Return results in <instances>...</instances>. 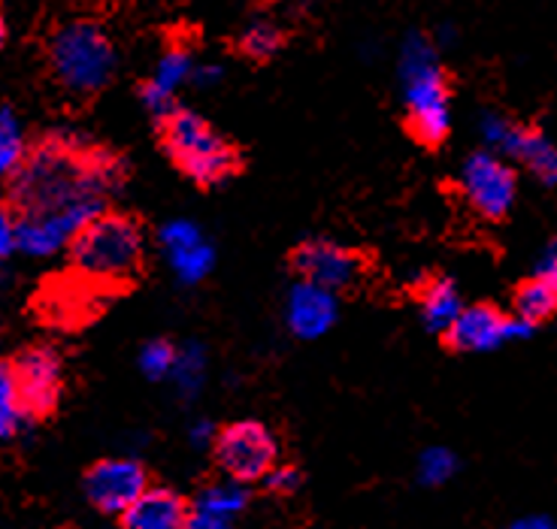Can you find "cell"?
<instances>
[{
	"label": "cell",
	"instance_id": "cell-1",
	"mask_svg": "<svg viewBox=\"0 0 557 529\" xmlns=\"http://www.w3.org/2000/svg\"><path fill=\"white\" fill-rule=\"evenodd\" d=\"M125 179V158L83 134L49 130L30 140L25 164L7 179V210L15 215L18 251L52 257L70 249L107 212V200Z\"/></svg>",
	"mask_w": 557,
	"mask_h": 529
},
{
	"label": "cell",
	"instance_id": "cell-2",
	"mask_svg": "<svg viewBox=\"0 0 557 529\" xmlns=\"http://www.w3.org/2000/svg\"><path fill=\"white\" fill-rule=\"evenodd\" d=\"M154 140L170 164L197 188H219L243 169L237 142L219 134L200 112L180 103L154 115Z\"/></svg>",
	"mask_w": 557,
	"mask_h": 529
},
{
	"label": "cell",
	"instance_id": "cell-3",
	"mask_svg": "<svg viewBox=\"0 0 557 529\" xmlns=\"http://www.w3.org/2000/svg\"><path fill=\"white\" fill-rule=\"evenodd\" d=\"M76 279L110 293L137 279L146 257V234L134 215L107 210L67 249Z\"/></svg>",
	"mask_w": 557,
	"mask_h": 529
},
{
	"label": "cell",
	"instance_id": "cell-4",
	"mask_svg": "<svg viewBox=\"0 0 557 529\" xmlns=\"http://www.w3.org/2000/svg\"><path fill=\"white\" fill-rule=\"evenodd\" d=\"M49 76L70 100H91L115 79L119 55L107 28L95 18H67L46 42Z\"/></svg>",
	"mask_w": 557,
	"mask_h": 529
},
{
	"label": "cell",
	"instance_id": "cell-5",
	"mask_svg": "<svg viewBox=\"0 0 557 529\" xmlns=\"http://www.w3.org/2000/svg\"><path fill=\"white\" fill-rule=\"evenodd\" d=\"M404 130L428 152L443 149L451 134V76L428 52H418L406 64Z\"/></svg>",
	"mask_w": 557,
	"mask_h": 529
},
{
	"label": "cell",
	"instance_id": "cell-6",
	"mask_svg": "<svg viewBox=\"0 0 557 529\" xmlns=\"http://www.w3.org/2000/svg\"><path fill=\"white\" fill-rule=\"evenodd\" d=\"M212 457L224 478H234L239 484L264 481L278 466V439L261 420H234L215 436Z\"/></svg>",
	"mask_w": 557,
	"mask_h": 529
},
{
	"label": "cell",
	"instance_id": "cell-7",
	"mask_svg": "<svg viewBox=\"0 0 557 529\" xmlns=\"http://www.w3.org/2000/svg\"><path fill=\"white\" fill-rule=\"evenodd\" d=\"M460 191L470 210L485 222H503L518 197V173L503 154L482 149L460 167Z\"/></svg>",
	"mask_w": 557,
	"mask_h": 529
},
{
	"label": "cell",
	"instance_id": "cell-8",
	"mask_svg": "<svg viewBox=\"0 0 557 529\" xmlns=\"http://www.w3.org/2000/svg\"><path fill=\"white\" fill-rule=\"evenodd\" d=\"M22 400L28 420L49 418L61 403L64 390V361L52 345H28L3 363Z\"/></svg>",
	"mask_w": 557,
	"mask_h": 529
},
{
	"label": "cell",
	"instance_id": "cell-9",
	"mask_svg": "<svg viewBox=\"0 0 557 529\" xmlns=\"http://www.w3.org/2000/svg\"><path fill=\"white\" fill-rule=\"evenodd\" d=\"M288 264H292L297 281H309V285H319L334 293L351 288L363 273V261L358 251L324 237L304 239L300 245H294Z\"/></svg>",
	"mask_w": 557,
	"mask_h": 529
},
{
	"label": "cell",
	"instance_id": "cell-10",
	"mask_svg": "<svg viewBox=\"0 0 557 529\" xmlns=\"http://www.w3.org/2000/svg\"><path fill=\"white\" fill-rule=\"evenodd\" d=\"M85 500L98 508L100 515H125L127 508L149 490V473L134 457L98 459L83 481Z\"/></svg>",
	"mask_w": 557,
	"mask_h": 529
},
{
	"label": "cell",
	"instance_id": "cell-11",
	"mask_svg": "<svg viewBox=\"0 0 557 529\" xmlns=\"http://www.w3.org/2000/svg\"><path fill=\"white\" fill-rule=\"evenodd\" d=\"M533 330L536 327L518 315H506L497 306L475 303L460 312L455 327L446 333V345L460 354H487V351L500 349L503 342L528 339Z\"/></svg>",
	"mask_w": 557,
	"mask_h": 529
},
{
	"label": "cell",
	"instance_id": "cell-12",
	"mask_svg": "<svg viewBox=\"0 0 557 529\" xmlns=\"http://www.w3.org/2000/svg\"><path fill=\"white\" fill-rule=\"evenodd\" d=\"M485 140L491 152L518 161L533 179H540L543 185H557V146L543 130L491 115L485 122Z\"/></svg>",
	"mask_w": 557,
	"mask_h": 529
},
{
	"label": "cell",
	"instance_id": "cell-13",
	"mask_svg": "<svg viewBox=\"0 0 557 529\" xmlns=\"http://www.w3.org/2000/svg\"><path fill=\"white\" fill-rule=\"evenodd\" d=\"M158 249L168 261L170 273L182 285H197L212 273L215 264V249L200 230V224L188 218H173L158 230Z\"/></svg>",
	"mask_w": 557,
	"mask_h": 529
},
{
	"label": "cell",
	"instance_id": "cell-14",
	"mask_svg": "<svg viewBox=\"0 0 557 529\" xmlns=\"http://www.w3.org/2000/svg\"><path fill=\"white\" fill-rule=\"evenodd\" d=\"M339 318L336 293L309 281H294L285 297V324L297 339H321Z\"/></svg>",
	"mask_w": 557,
	"mask_h": 529
},
{
	"label": "cell",
	"instance_id": "cell-15",
	"mask_svg": "<svg viewBox=\"0 0 557 529\" xmlns=\"http://www.w3.org/2000/svg\"><path fill=\"white\" fill-rule=\"evenodd\" d=\"M191 505L170 488H149L125 515L122 529H188Z\"/></svg>",
	"mask_w": 557,
	"mask_h": 529
},
{
	"label": "cell",
	"instance_id": "cell-16",
	"mask_svg": "<svg viewBox=\"0 0 557 529\" xmlns=\"http://www.w3.org/2000/svg\"><path fill=\"white\" fill-rule=\"evenodd\" d=\"M418 306H421V320L431 333H443L446 336L455 320L460 318L463 312V303H460V291L458 285L451 279H431L421 293H418Z\"/></svg>",
	"mask_w": 557,
	"mask_h": 529
},
{
	"label": "cell",
	"instance_id": "cell-17",
	"mask_svg": "<svg viewBox=\"0 0 557 529\" xmlns=\"http://www.w3.org/2000/svg\"><path fill=\"white\" fill-rule=\"evenodd\" d=\"M185 73H188V58L180 49H173L170 55H164V61L158 64V73H154L149 83L139 85V98L143 103L152 110V115H161V112H168L170 106H176V88L185 79Z\"/></svg>",
	"mask_w": 557,
	"mask_h": 529
},
{
	"label": "cell",
	"instance_id": "cell-18",
	"mask_svg": "<svg viewBox=\"0 0 557 529\" xmlns=\"http://www.w3.org/2000/svg\"><path fill=\"white\" fill-rule=\"evenodd\" d=\"M288 34L276 22H251L231 40V52L249 64H267L285 49Z\"/></svg>",
	"mask_w": 557,
	"mask_h": 529
},
{
	"label": "cell",
	"instance_id": "cell-19",
	"mask_svg": "<svg viewBox=\"0 0 557 529\" xmlns=\"http://www.w3.org/2000/svg\"><path fill=\"white\" fill-rule=\"evenodd\" d=\"M557 312V288L543 279H528L516 291V315L528 324H543Z\"/></svg>",
	"mask_w": 557,
	"mask_h": 529
},
{
	"label": "cell",
	"instance_id": "cell-20",
	"mask_svg": "<svg viewBox=\"0 0 557 529\" xmlns=\"http://www.w3.org/2000/svg\"><path fill=\"white\" fill-rule=\"evenodd\" d=\"M28 152L30 140L25 137L22 125H18L15 112L10 110V106H3V115H0V169H3L7 179L25 164Z\"/></svg>",
	"mask_w": 557,
	"mask_h": 529
},
{
	"label": "cell",
	"instance_id": "cell-21",
	"mask_svg": "<svg viewBox=\"0 0 557 529\" xmlns=\"http://www.w3.org/2000/svg\"><path fill=\"white\" fill-rule=\"evenodd\" d=\"M195 505L197 508H207V512H215V515L234 517L237 520L239 512L249 505V490H246V484L234 481V478H224V481H215V484L200 490Z\"/></svg>",
	"mask_w": 557,
	"mask_h": 529
},
{
	"label": "cell",
	"instance_id": "cell-22",
	"mask_svg": "<svg viewBox=\"0 0 557 529\" xmlns=\"http://www.w3.org/2000/svg\"><path fill=\"white\" fill-rule=\"evenodd\" d=\"M176 361H180V349L173 342H168V339H152V342H146L139 349L137 366L146 378L161 381V378H173Z\"/></svg>",
	"mask_w": 557,
	"mask_h": 529
},
{
	"label": "cell",
	"instance_id": "cell-23",
	"mask_svg": "<svg viewBox=\"0 0 557 529\" xmlns=\"http://www.w3.org/2000/svg\"><path fill=\"white\" fill-rule=\"evenodd\" d=\"M25 424H30V420L22 408L18 393H15L13 378L7 369H0V432H3V439H15Z\"/></svg>",
	"mask_w": 557,
	"mask_h": 529
},
{
	"label": "cell",
	"instance_id": "cell-24",
	"mask_svg": "<svg viewBox=\"0 0 557 529\" xmlns=\"http://www.w3.org/2000/svg\"><path fill=\"white\" fill-rule=\"evenodd\" d=\"M458 473V457L448 451V448H428L421 457H418V478L431 488L446 484L451 475Z\"/></svg>",
	"mask_w": 557,
	"mask_h": 529
},
{
	"label": "cell",
	"instance_id": "cell-25",
	"mask_svg": "<svg viewBox=\"0 0 557 529\" xmlns=\"http://www.w3.org/2000/svg\"><path fill=\"white\" fill-rule=\"evenodd\" d=\"M203 373H207V354L200 345H185L180 349V361H176V369H173V381L182 393H197L200 381H203Z\"/></svg>",
	"mask_w": 557,
	"mask_h": 529
},
{
	"label": "cell",
	"instance_id": "cell-26",
	"mask_svg": "<svg viewBox=\"0 0 557 529\" xmlns=\"http://www.w3.org/2000/svg\"><path fill=\"white\" fill-rule=\"evenodd\" d=\"M264 484L270 493H276V496H292L300 488V469L297 466H288V463H278L273 473L267 475Z\"/></svg>",
	"mask_w": 557,
	"mask_h": 529
},
{
	"label": "cell",
	"instance_id": "cell-27",
	"mask_svg": "<svg viewBox=\"0 0 557 529\" xmlns=\"http://www.w3.org/2000/svg\"><path fill=\"white\" fill-rule=\"evenodd\" d=\"M0 251H3V257H13L18 251V227H15V215L7 206L0 215Z\"/></svg>",
	"mask_w": 557,
	"mask_h": 529
},
{
	"label": "cell",
	"instance_id": "cell-28",
	"mask_svg": "<svg viewBox=\"0 0 557 529\" xmlns=\"http://www.w3.org/2000/svg\"><path fill=\"white\" fill-rule=\"evenodd\" d=\"M188 529H234V517L215 515V512L191 505V524H188Z\"/></svg>",
	"mask_w": 557,
	"mask_h": 529
},
{
	"label": "cell",
	"instance_id": "cell-29",
	"mask_svg": "<svg viewBox=\"0 0 557 529\" xmlns=\"http://www.w3.org/2000/svg\"><path fill=\"white\" fill-rule=\"evenodd\" d=\"M536 279L548 281L557 288V239L543 251V257L536 261Z\"/></svg>",
	"mask_w": 557,
	"mask_h": 529
},
{
	"label": "cell",
	"instance_id": "cell-30",
	"mask_svg": "<svg viewBox=\"0 0 557 529\" xmlns=\"http://www.w3.org/2000/svg\"><path fill=\"white\" fill-rule=\"evenodd\" d=\"M215 436H219V430H215V427H212L209 420H200L195 430H191V442H195V445H209V448H212V442H215Z\"/></svg>",
	"mask_w": 557,
	"mask_h": 529
},
{
	"label": "cell",
	"instance_id": "cell-31",
	"mask_svg": "<svg viewBox=\"0 0 557 529\" xmlns=\"http://www.w3.org/2000/svg\"><path fill=\"white\" fill-rule=\"evenodd\" d=\"M509 529H557L555 520H548V517H521V520H516Z\"/></svg>",
	"mask_w": 557,
	"mask_h": 529
},
{
	"label": "cell",
	"instance_id": "cell-32",
	"mask_svg": "<svg viewBox=\"0 0 557 529\" xmlns=\"http://www.w3.org/2000/svg\"><path fill=\"white\" fill-rule=\"evenodd\" d=\"M261 3H267V7H270V3H278V0H261Z\"/></svg>",
	"mask_w": 557,
	"mask_h": 529
}]
</instances>
